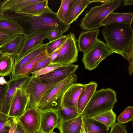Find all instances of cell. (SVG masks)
<instances>
[{
  "label": "cell",
  "instance_id": "f35d334b",
  "mask_svg": "<svg viewBox=\"0 0 133 133\" xmlns=\"http://www.w3.org/2000/svg\"><path fill=\"white\" fill-rule=\"evenodd\" d=\"M63 35V34L61 32L57 30L52 29L47 31L45 39H48L50 42H51L60 38Z\"/></svg>",
  "mask_w": 133,
  "mask_h": 133
},
{
  "label": "cell",
  "instance_id": "7bdbcfd3",
  "mask_svg": "<svg viewBox=\"0 0 133 133\" xmlns=\"http://www.w3.org/2000/svg\"><path fill=\"white\" fill-rule=\"evenodd\" d=\"M17 123V119L15 118L9 133H15Z\"/></svg>",
  "mask_w": 133,
  "mask_h": 133
},
{
  "label": "cell",
  "instance_id": "d590c367",
  "mask_svg": "<svg viewBox=\"0 0 133 133\" xmlns=\"http://www.w3.org/2000/svg\"><path fill=\"white\" fill-rule=\"evenodd\" d=\"M50 56L47 54L25 76H29L32 72H35L49 65Z\"/></svg>",
  "mask_w": 133,
  "mask_h": 133
},
{
  "label": "cell",
  "instance_id": "7a4b0ae2",
  "mask_svg": "<svg viewBox=\"0 0 133 133\" xmlns=\"http://www.w3.org/2000/svg\"><path fill=\"white\" fill-rule=\"evenodd\" d=\"M104 26L102 32L106 44L114 53L124 57L127 48L133 39L131 25L116 24Z\"/></svg>",
  "mask_w": 133,
  "mask_h": 133
},
{
  "label": "cell",
  "instance_id": "9a60e30c",
  "mask_svg": "<svg viewBox=\"0 0 133 133\" xmlns=\"http://www.w3.org/2000/svg\"><path fill=\"white\" fill-rule=\"evenodd\" d=\"M86 84L80 83L73 84L67 90L63 96L60 106L64 108L73 107L77 109V102Z\"/></svg>",
  "mask_w": 133,
  "mask_h": 133
},
{
  "label": "cell",
  "instance_id": "4316f807",
  "mask_svg": "<svg viewBox=\"0 0 133 133\" xmlns=\"http://www.w3.org/2000/svg\"><path fill=\"white\" fill-rule=\"evenodd\" d=\"M0 30L24 35L22 30L16 23L3 15H0Z\"/></svg>",
  "mask_w": 133,
  "mask_h": 133
},
{
  "label": "cell",
  "instance_id": "cb8c5ba5",
  "mask_svg": "<svg viewBox=\"0 0 133 133\" xmlns=\"http://www.w3.org/2000/svg\"><path fill=\"white\" fill-rule=\"evenodd\" d=\"M82 118L86 133H109V129L105 125L89 117Z\"/></svg>",
  "mask_w": 133,
  "mask_h": 133
},
{
  "label": "cell",
  "instance_id": "1f68e13d",
  "mask_svg": "<svg viewBox=\"0 0 133 133\" xmlns=\"http://www.w3.org/2000/svg\"><path fill=\"white\" fill-rule=\"evenodd\" d=\"M47 53L46 51H45L35 57L25 66L20 72L18 77L24 76L25 75L32 69Z\"/></svg>",
  "mask_w": 133,
  "mask_h": 133
},
{
  "label": "cell",
  "instance_id": "ba28073f",
  "mask_svg": "<svg viewBox=\"0 0 133 133\" xmlns=\"http://www.w3.org/2000/svg\"><path fill=\"white\" fill-rule=\"evenodd\" d=\"M68 34L56 58L49 65H66L72 64L77 61L78 50L75 36L72 32Z\"/></svg>",
  "mask_w": 133,
  "mask_h": 133
},
{
  "label": "cell",
  "instance_id": "f6af8a7d",
  "mask_svg": "<svg viewBox=\"0 0 133 133\" xmlns=\"http://www.w3.org/2000/svg\"><path fill=\"white\" fill-rule=\"evenodd\" d=\"M124 5H132L133 4V0H122Z\"/></svg>",
  "mask_w": 133,
  "mask_h": 133
},
{
  "label": "cell",
  "instance_id": "f546056e",
  "mask_svg": "<svg viewBox=\"0 0 133 133\" xmlns=\"http://www.w3.org/2000/svg\"><path fill=\"white\" fill-rule=\"evenodd\" d=\"M72 0H62L61 5L56 13L58 18L66 24L68 18L69 5Z\"/></svg>",
  "mask_w": 133,
  "mask_h": 133
},
{
  "label": "cell",
  "instance_id": "d4e9b609",
  "mask_svg": "<svg viewBox=\"0 0 133 133\" xmlns=\"http://www.w3.org/2000/svg\"><path fill=\"white\" fill-rule=\"evenodd\" d=\"M14 61L15 59L9 54L3 53L0 56V76L4 77L8 76L11 78Z\"/></svg>",
  "mask_w": 133,
  "mask_h": 133
},
{
  "label": "cell",
  "instance_id": "3957f363",
  "mask_svg": "<svg viewBox=\"0 0 133 133\" xmlns=\"http://www.w3.org/2000/svg\"><path fill=\"white\" fill-rule=\"evenodd\" d=\"M117 101L116 93L111 89L96 91L80 115L89 117L112 110Z\"/></svg>",
  "mask_w": 133,
  "mask_h": 133
},
{
  "label": "cell",
  "instance_id": "bcb514c9",
  "mask_svg": "<svg viewBox=\"0 0 133 133\" xmlns=\"http://www.w3.org/2000/svg\"><path fill=\"white\" fill-rule=\"evenodd\" d=\"M109 0H94V2H99L103 3H105L106 2L108 1H109Z\"/></svg>",
  "mask_w": 133,
  "mask_h": 133
},
{
  "label": "cell",
  "instance_id": "4dcf8cb0",
  "mask_svg": "<svg viewBox=\"0 0 133 133\" xmlns=\"http://www.w3.org/2000/svg\"><path fill=\"white\" fill-rule=\"evenodd\" d=\"M15 118L0 112V133H9Z\"/></svg>",
  "mask_w": 133,
  "mask_h": 133
},
{
  "label": "cell",
  "instance_id": "7c38bea8",
  "mask_svg": "<svg viewBox=\"0 0 133 133\" xmlns=\"http://www.w3.org/2000/svg\"><path fill=\"white\" fill-rule=\"evenodd\" d=\"M29 76H18L7 81L9 87L5 100L0 112L8 115L11 104L17 90L23 88L29 79Z\"/></svg>",
  "mask_w": 133,
  "mask_h": 133
},
{
  "label": "cell",
  "instance_id": "44dd1931",
  "mask_svg": "<svg viewBox=\"0 0 133 133\" xmlns=\"http://www.w3.org/2000/svg\"><path fill=\"white\" fill-rule=\"evenodd\" d=\"M133 18L131 12L118 13L111 12L102 22V26L112 24H123L131 25Z\"/></svg>",
  "mask_w": 133,
  "mask_h": 133
},
{
  "label": "cell",
  "instance_id": "8fae6325",
  "mask_svg": "<svg viewBox=\"0 0 133 133\" xmlns=\"http://www.w3.org/2000/svg\"><path fill=\"white\" fill-rule=\"evenodd\" d=\"M29 98L22 88L17 89L12 101L8 115L16 119L21 117L26 110Z\"/></svg>",
  "mask_w": 133,
  "mask_h": 133
},
{
  "label": "cell",
  "instance_id": "5bb4252c",
  "mask_svg": "<svg viewBox=\"0 0 133 133\" xmlns=\"http://www.w3.org/2000/svg\"><path fill=\"white\" fill-rule=\"evenodd\" d=\"M40 111L41 120L39 132L50 133L55 128H58L61 119L56 110H50Z\"/></svg>",
  "mask_w": 133,
  "mask_h": 133
},
{
  "label": "cell",
  "instance_id": "74e56055",
  "mask_svg": "<svg viewBox=\"0 0 133 133\" xmlns=\"http://www.w3.org/2000/svg\"><path fill=\"white\" fill-rule=\"evenodd\" d=\"M17 34L0 30V48Z\"/></svg>",
  "mask_w": 133,
  "mask_h": 133
},
{
  "label": "cell",
  "instance_id": "c3c4849f",
  "mask_svg": "<svg viewBox=\"0 0 133 133\" xmlns=\"http://www.w3.org/2000/svg\"><path fill=\"white\" fill-rule=\"evenodd\" d=\"M3 53L0 50V56L3 55Z\"/></svg>",
  "mask_w": 133,
  "mask_h": 133
},
{
  "label": "cell",
  "instance_id": "277c9868",
  "mask_svg": "<svg viewBox=\"0 0 133 133\" xmlns=\"http://www.w3.org/2000/svg\"><path fill=\"white\" fill-rule=\"evenodd\" d=\"M122 1L109 0L92 7L82 19L79 25L80 27L84 31L98 29L102 26L101 23L104 19L121 5Z\"/></svg>",
  "mask_w": 133,
  "mask_h": 133
},
{
  "label": "cell",
  "instance_id": "f1b7e54d",
  "mask_svg": "<svg viewBox=\"0 0 133 133\" xmlns=\"http://www.w3.org/2000/svg\"><path fill=\"white\" fill-rule=\"evenodd\" d=\"M42 0H8L4 5V12L9 11H15L28 4L40 1Z\"/></svg>",
  "mask_w": 133,
  "mask_h": 133
},
{
  "label": "cell",
  "instance_id": "f907efd6",
  "mask_svg": "<svg viewBox=\"0 0 133 133\" xmlns=\"http://www.w3.org/2000/svg\"><path fill=\"white\" fill-rule=\"evenodd\" d=\"M39 133H41V132H39Z\"/></svg>",
  "mask_w": 133,
  "mask_h": 133
},
{
  "label": "cell",
  "instance_id": "83f0119b",
  "mask_svg": "<svg viewBox=\"0 0 133 133\" xmlns=\"http://www.w3.org/2000/svg\"><path fill=\"white\" fill-rule=\"evenodd\" d=\"M56 111L59 118L64 121L72 119L80 115L77 109L73 107L63 108L60 106Z\"/></svg>",
  "mask_w": 133,
  "mask_h": 133
},
{
  "label": "cell",
  "instance_id": "e0dca14e",
  "mask_svg": "<svg viewBox=\"0 0 133 133\" xmlns=\"http://www.w3.org/2000/svg\"><path fill=\"white\" fill-rule=\"evenodd\" d=\"M93 2L94 0H72L69 5L66 24L70 26L76 21L88 5Z\"/></svg>",
  "mask_w": 133,
  "mask_h": 133
},
{
  "label": "cell",
  "instance_id": "60d3db41",
  "mask_svg": "<svg viewBox=\"0 0 133 133\" xmlns=\"http://www.w3.org/2000/svg\"><path fill=\"white\" fill-rule=\"evenodd\" d=\"M64 43L59 46L52 53L50 56V63L49 65L52 63L55 59L57 56L58 55Z\"/></svg>",
  "mask_w": 133,
  "mask_h": 133
},
{
  "label": "cell",
  "instance_id": "52a82bcc",
  "mask_svg": "<svg viewBox=\"0 0 133 133\" xmlns=\"http://www.w3.org/2000/svg\"><path fill=\"white\" fill-rule=\"evenodd\" d=\"M58 83L46 85L43 83L38 77H34L32 75L30 77L22 88L29 96L26 109L37 108L44 94Z\"/></svg>",
  "mask_w": 133,
  "mask_h": 133
},
{
  "label": "cell",
  "instance_id": "4fadbf2b",
  "mask_svg": "<svg viewBox=\"0 0 133 133\" xmlns=\"http://www.w3.org/2000/svg\"><path fill=\"white\" fill-rule=\"evenodd\" d=\"M48 31L39 32L28 37L25 36L20 51L15 60L14 63L18 62L31 50L42 44L45 39Z\"/></svg>",
  "mask_w": 133,
  "mask_h": 133
},
{
  "label": "cell",
  "instance_id": "ee69618b",
  "mask_svg": "<svg viewBox=\"0 0 133 133\" xmlns=\"http://www.w3.org/2000/svg\"><path fill=\"white\" fill-rule=\"evenodd\" d=\"M8 0H0V15H3V9L4 6Z\"/></svg>",
  "mask_w": 133,
  "mask_h": 133
},
{
  "label": "cell",
  "instance_id": "8d00e7d4",
  "mask_svg": "<svg viewBox=\"0 0 133 133\" xmlns=\"http://www.w3.org/2000/svg\"><path fill=\"white\" fill-rule=\"evenodd\" d=\"M62 66L50 65L45 66L40 70L32 72L33 76L35 77L48 74Z\"/></svg>",
  "mask_w": 133,
  "mask_h": 133
},
{
  "label": "cell",
  "instance_id": "681fc988",
  "mask_svg": "<svg viewBox=\"0 0 133 133\" xmlns=\"http://www.w3.org/2000/svg\"><path fill=\"white\" fill-rule=\"evenodd\" d=\"M50 133H57L53 132V131H52Z\"/></svg>",
  "mask_w": 133,
  "mask_h": 133
},
{
  "label": "cell",
  "instance_id": "30bf717a",
  "mask_svg": "<svg viewBox=\"0 0 133 133\" xmlns=\"http://www.w3.org/2000/svg\"><path fill=\"white\" fill-rule=\"evenodd\" d=\"M78 66V65L73 64L62 66L48 74L38 77L46 85L58 83L75 73Z\"/></svg>",
  "mask_w": 133,
  "mask_h": 133
},
{
  "label": "cell",
  "instance_id": "2e32d148",
  "mask_svg": "<svg viewBox=\"0 0 133 133\" xmlns=\"http://www.w3.org/2000/svg\"><path fill=\"white\" fill-rule=\"evenodd\" d=\"M47 45V43L42 44L37 46L18 62L14 63L11 79H13L18 77L21 71L27 64L39 54L46 51Z\"/></svg>",
  "mask_w": 133,
  "mask_h": 133
},
{
  "label": "cell",
  "instance_id": "836d02e7",
  "mask_svg": "<svg viewBox=\"0 0 133 133\" xmlns=\"http://www.w3.org/2000/svg\"><path fill=\"white\" fill-rule=\"evenodd\" d=\"M68 35L69 34L63 35L60 38L47 43L46 50L47 53L50 56L55 50L65 42L68 38Z\"/></svg>",
  "mask_w": 133,
  "mask_h": 133
},
{
  "label": "cell",
  "instance_id": "5b68a950",
  "mask_svg": "<svg viewBox=\"0 0 133 133\" xmlns=\"http://www.w3.org/2000/svg\"><path fill=\"white\" fill-rule=\"evenodd\" d=\"M77 75L74 73L58 83L44 94L37 108L41 111L57 110L61 106L65 92L72 85L77 83Z\"/></svg>",
  "mask_w": 133,
  "mask_h": 133
},
{
  "label": "cell",
  "instance_id": "ac0fdd59",
  "mask_svg": "<svg viewBox=\"0 0 133 133\" xmlns=\"http://www.w3.org/2000/svg\"><path fill=\"white\" fill-rule=\"evenodd\" d=\"M25 38L24 35L17 34L0 48V50L3 53L10 55L15 60Z\"/></svg>",
  "mask_w": 133,
  "mask_h": 133
},
{
  "label": "cell",
  "instance_id": "7dc6e473",
  "mask_svg": "<svg viewBox=\"0 0 133 133\" xmlns=\"http://www.w3.org/2000/svg\"><path fill=\"white\" fill-rule=\"evenodd\" d=\"M80 133H86L84 129V123L83 121Z\"/></svg>",
  "mask_w": 133,
  "mask_h": 133
},
{
  "label": "cell",
  "instance_id": "8992f818",
  "mask_svg": "<svg viewBox=\"0 0 133 133\" xmlns=\"http://www.w3.org/2000/svg\"><path fill=\"white\" fill-rule=\"evenodd\" d=\"M113 53L104 42L97 39L84 53L82 61L85 69L90 71L95 69L103 60Z\"/></svg>",
  "mask_w": 133,
  "mask_h": 133
},
{
  "label": "cell",
  "instance_id": "7402d4cb",
  "mask_svg": "<svg viewBox=\"0 0 133 133\" xmlns=\"http://www.w3.org/2000/svg\"><path fill=\"white\" fill-rule=\"evenodd\" d=\"M97 86L96 83L91 81L86 84V87L80 95L77 102V109L80 115L96 91Z\"/></svg>",
  "mask_w": 133,
  "mask_h": 133
},
{
  "label": "cell",
  "instance_id": "9c48e42d",
  "mask_svg": "<svg viewBox=\"0 0 133 133\" xmlns=\"http://www.w3.org/2000/svg\"><path fill=\"white\" fill-rule=\"evenodd\" d=\"M26 133H39L41 115L37 108L26 109L25 113L17 119Z\"/></svg>",
  "mask_w": 133,
  "mask_h": 133
},
{
  "label": "cell",
  "instance_id": "ab89813d",
  "mask_svg": "<svg viewBox=\"0 0 133 133\" xmlns=\"http://www.w3.org/2000/svg\"><path fill=\"white\" fill-rule=\"evenodd\" d=\"M111 128L109 133H128L126 126L118 123H115Z\"/></svg>",
  "mask_w": 133,
  "mask_h": 133
},
{
  "label": "cell",
  "instance_id": "e575fe53",
  "mask_svg": "<svg viewBox=\"0 0 133 133\" xmlns=\"http://www.w3.org/2000/svg\"><path fill=\"white\" fill-rule=\"evenodd\" d=\"M9 85L3 77L0 78V110L5 99Z\"/></svg>",
  "mask_w": 133,
  "mask_h": 133
},
{
  "label": "cell",
  "instance_id": "d6986e66",
  "mask_svg": "<svg viewBox=\"0 0 133 133\" xmlns=\"http://www.w3.org/2000/svg\"><path fill=\"white\" fill-rule=\"evenodd\" d=\"M99 29H94L82 32L77 41L78 50L84 53L98 39Z\"/></svg>",
  "mask_w": 133,
  "mask_h": 133
},
{
  "label": "cell",
  "instance_id": "484cf974",
  "mask_svg": "<svg viewBox=\"0 0 133 133\" xmlns=\"http://www.w3.org/2000/svg\"><path fill=\"white\" fill-rule=\"evenodd\" d=\"M116 116V115L112 110L89 117L105 125L109 129L115 123Z\"/></svg>",
  "mask_w": 133,
  "mask_h": 133
},
{
  "label": "cell",
  "instance_id": "6da1fadb",
  "mask_svg": "<svg viewBox=\"0 0 133 133\" xmlns=\"http://www.w3.org/2000/svg\"><path fill=\"white\" fill-rule=\"evenodd\" d=\"M3 15L15 22L21 29L26 37L40 31L55 29L63 34L67 31L70 26L64 23L52 11L34 15L14 11L4 12Z\"/></svg>",
  "mask_w": 133,
  "mask_h": 133
},
{
  "label": "cell",
  "instance_id": "ffe728a7",
  "mask_svg": "<svg viewBox=\"0 0 133 133\" xmlns=\"http://www.w3.org/2000/svg\"><path fill=\"white\" fill-rule=\"evenodd\" d=\"M48 0H42L28 4L14 11L34 15L41 14L52 11L48 6Z\"/></svg>",
  "mask_w": 133,
  "mask_h": 133
},
{
  "label": "cell",
  "instance_id": "d6a6232c",
  "mask_svg": "<svg viewBox=\"0 0 133 133\" xmlns=\"http://www.w3.org/2000/svg\"><path fill=\"white\" fill-rule=\"evenodd\" d=\"M133 118V107L128 106L118 116L117 121L121 124L127 123L132 121Z\"/></svg>",
  "mask_w": 133,
  "mask_h": 133
},
{
  "label": "cell",
  "instance_id": "603a6c76",
  "mask_svg": "<svg viewBox=\"0 0 133 133\" xmlns=\"http://www.w3.org/2000/svg\"><path fill=\"white\" fill-rule=\"evenodd\" d=\"M82 122V117L80 115L67 121L61 119L58 129L60 133H80Z\"/></svg>",
  "mask_w": 133,
  "mask_h": 133
},
{
  "label": "cell",
  "instance_id": "b9f144b4",
  "mask_svg": "<svg viewBox=\"0 0 133 133\" xmlns=\"http://www.w3.org/2000/svg\"><path fill=\"white\" fill-rule=\"evenodd\" d=\"M17 119V123L15 133H26L20 122Z\"/></svg>",
  "mask_w": 133,
  "mask_h": 133
}]
</instances>
